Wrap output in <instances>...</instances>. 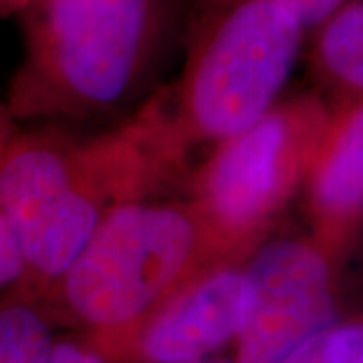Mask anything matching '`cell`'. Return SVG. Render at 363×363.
<instances>
[{
    "label": "cell",
    "mask_w": 363,
    "mask_h": 363,
    "mask_svg": "<svg viewBox=\"0 0 363 363\" xmlns=\"http://www.w3.org/2000/svg\"><path fill=\"white\" fill-rule=\"evenodd\" d=\"M190 147L168 91L95 135L14 131L0 152V212L25 259L18 293L40 303L111 210L180 180Z\"/></svg>",
    "instance_id": "6da1fadb"
},
{
    "label": "cell",
    "mask_w": 363,
    "mask_h": 363,
    "mask_svg": "<svg viewBox=\"0 0 363 363\" xmlns=\"http://www.w3.org/2000/svg\"><path fill=\"white\" fill-rule=\"evenodd\" d=\"M166 9L168 0H30L9 111L55 119L117 109L156 59Z\"/></svg>",
    "instance_id": "7a4b0ae2"
},
{
    "label": "cell",
    "mask_w": 363,
    "mask_h": 363,
    "mask_svg": "<svg viewBox=\"0 0 363 363\" xmlns=\"http://www.w3.org/2000/svg\"><path fill=\"white\" fill-rule=\"evenodd\" d=\"M216 262L224 260L190 202L140 200L105 216L40 305L55 325L105 335Z\"/></svg>",
    "instance_id": "3957f363"
},
{
    "label": "cell",
    "mask_w": 363,
    "mask_h": 363,
    "mask_svg": "<svg viewBox=\"0 0 363 363\" xmlns=\"http://www.w3.org/2000/svg\"><path fill=\"white\" fill-rule=\"evenodd\" d=\"M331 111L315 93L279 99L192 172L188 202L224 262H245L303 190Z\"/></svg>",
    "instance_id": "277c9868"
},
{
    "label": "cell",
    "mask_w": 363,
    "mask_h": 363,
    "mask_svg": "<svg viewBox=\"0 0 363 363\" xmlns=\"http://www.w3.org/2000/svg\"><path fill=\"white\" fill-rule=\"evenodd\" d=\"M305 33L279 0H226L200 30L172 101L188 142L218 143L271 111Z\"/></svg>",
    "instance_id": "5b68a950"
},
{
    "label": "cell",
    "mask_w": 363,
    "mask_h": 363,
    "mask_svg": "<svg viewBox=\"0 0 363 363\" xmlns=\"http://www.w3.org/2000/svg\"><path fill=\"white\" fill-rule=\"evenodd\" d=\"M341 267L311 234L264 240L242 262L248 311L234 363H283L337 323Z\"/></svg>",
    "instance_id": "8992f818"
},
{
    "label": "cell",
    "mask_w": 363,
    "mask_h": 363,
    "mask_svg": "<svg viewBox=\"0 0 363 363\" xmlns=\"http://www.w3.org/2000/svg\"><path fill=\"white\" fill-rule=\"evenodd\" d=\"M248 311L242 262H216L156 307L105 335L87 337L111 363H196L234 345Z\"/></svg>",
    "instance_id": "52a82bcc"
},
{
    "label": "cell",
    "mask_w": 363,
    "mask_h": 363,
    "mask_svg": "<svg viewBox=\"0 0 363 363\" xmlns=\"http://www.w3.org/2000/svg\"><path fill=\"white\" fill-rule=\"evenodd\" d=\"M303 196L311 236L345 260L363 234V99L331 111Z\"/></svg>",
    "instance_id": "ba28073f"
},
{
    "label": "cell",
    "mask_w": 363,
    "mask_h": 363,
    "mask_svg": "<svg viewBox=\"0 0 363 363\" xmlns=\"http://www.w3.org/2000/svg\"><path fill=\"white\" fill-rule=\"evenodd\" d=\"M311 63L341 101L363 99V0H351L315 28Z\"/></svg>",
    "instance_id": "9c48e42d"
},
{
    "label": "cell",
    "mask_w": 363,
    "mask_h": 363,
    "mask_svg": "<svg viewBox=\"0 0 363 363\" xmlns=\"http://www.w3.org/2000/svg\"><path fill=\"white\" fill-rule=\"evenodd\" d=\"M55 323L39 301L14 291L0 298V363H47Z\"/></svg>",
    "instance_id": "30bf717a"
},
{
    "label": "cell",
    "mask_w": 363,
    "mask_h": 363,
    "mask_svg": "<svg viewBox=\"0 0 363 363\" xmlns=\"http://www.w3.org/2000/svg\"><path fill=\"white\" fill-rule=\"evenodd\" d=\"M319 363H363V315L341 317L325 331Z\"/></svg>",
    "instance_id": "8fae6325"
},
{
    "label": "cell",
    "mask_w": 363,
    "mask_h": 363,
    "mask_svg": "<svg viewBox=\"0 0 363 363\" xmlns=\"http://www.w3.org/2000/svg\"><path fill=\"white\" fill-rule=\"evenodd\" d=\"M25 279V259L13 228L0 212V298L18 291Z\"/></svg>",
    "instance_id": "7c38bea8"
},
{
    "label": "cell",
    "mask_w": 363,
    "mask_h": 363,
    "mask_svg": "<svg viewBox=\"0 0 363 363\" xmlns=\"http://www.w3.org/2000/svg\"><path fill=\"white\" fill-rule=\"evenodd\" d=\"M47 363H111L85 333L57 337Z\"/></svg>",
    "instance_id": "4fadbf2b"
},
{
    "label": "cell",
    "mask_w": 363,
    "mask_h": 363,
    "mask_svg": "<svg viewBox=\"0 0 363 363\" xmlns=\"http://www.w3.org/2000/svg\"><path fill=\"white\" fill-rule=\"evenodd\" d=\"M297 16L307 30H315L351 0H279Z\"/></svg>",
    "instance_id": "5bb4252c"
},
{
    "label": "cell",
    "mask_w": 363,
    "mask_h": 363,
    "mask_svg": "<svg viewBox=\"0 0 363 363\" xmlns=\"http://www.w3.org/2000/svg\"><path fill=\"white\" fill-rule=\"evenodd\" d=\"M323 333H319L317 337L307 341L303 347H298L293 355H289L283 363H319V351H321V343H323Z\"/></svg>",
    "instance_id": "9a60e30c"
},
{
    "label": "cell",
    "mask_w": 363,
    "mask_h": 363,
    "mask_svg": "<svg viewBox=\"0 0 363 363\" xmlns=\"http://www.w3.org/2000/svg\"><path fill=\"white\" fill-rule=\"evenodd\" d=\"M14 131H16V125H14L13 113L9 111V105L0 104V152L6 145V142L11 140Z\"/></svg>",
    "instance_id": "2e32d148"
},
{
    "label": "cell",
    "mask_w": 363,
    "mask_h": 363,
    "mask_svg": "<svg viewBox=\"0 0 363 363\" xmlns=\"http://www.w3.org/2000/svg\"><path fill=\"white\" fill-rule=\"evenodd\" d=\"M30 0H0V14L13 13V11H23Z\"/></svg>",
    "instance_id": "e0dca14e"
},
{
    "label": "cell",
    "mask_w": 363,
    "mask_h": 363,
    "mask_svg": "<svg viewBox=\"0 0 363 363\" xmlns=\"http://www.w3.org/2000/svg\"><path fill=\"white\" fill-rule=\"evenodd\" d=\"M196 363H234V359H224V357H210V359H204V362H196Z\"/></svg>",
    "instance_id": "ac0fdd59"
}]
</instances>
